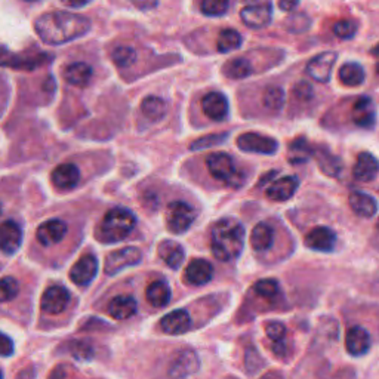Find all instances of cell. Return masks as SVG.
Instances as JSON below:
<instances>
[{
	"instance_id": "obj_46",
	"label": "cell",
	"mask_w": 379,
	"mask_h": 379,
	"mask_svg": "<svg viewBox=\"0 0 379 379\" xmlns=\"http://www.w3.org/2000/svg\"><path fill=\"white\" fill-rule=\"evenodd\" d=\"M293 93L298 100L308 101L313 97V88H311V85H308L307 82H300L293 88Z\"/></svg>"
},
{
	"instance_id": "obj_1",
	"label": "cell",
	"mask_w": 379,
	"mask_h": 379,
	"mask_svg": "<svg viewBox=\"0 0 379 379\" xmlns=\"http://www.w3.org/2000/svg\"><path fill=\"white\" fill-rule=\"evenodd\" d=\"M34 30L42 42L48 45H62L85 36L91 30V21L72 12H48L34 22Z\"/></svg>"
},
{
	"instance_id": "obj_22",
	"label": "cell",
	"mask_w": 379,
	"mask_h": 379,
	"mask_svg": "<svg viewBox=\"0 0 379 379\" xmlns=\"http://www.w3.org/2000/svg\"><path fill=\"white\" fill-rule=\"evenodd\" d=\"M192 326V317L185 310H175L172 313L166 314L160 321V328L169 335H181L185 333Z\"/></svg>"
},
{
	"instance_id": "obj_43",
	"label": "cell",
	"mask_w": 379,
	"mask_h": 379,
	"mask_svg": "<svg viewBox=\"0 0 379 379\" xmlns=\"http://www.w3.org/2000/svg\"><path fill=\"white\" fill-rule=\"evenodd\" d=\"M267 336L272 340L273 344H283L284 338H286V328L280 321H272L265 326Z\"/></svg>"
},
{
	"instance_id": "obj_31",
	"label": "cell",
	"mask_w": 379,
	"mask_h": 379,
	"mask_svg": "<svg viewBox=\"0 0 379 379\" xmlns=\"http://www.w3.org/2000/svg\"><path fill=\"white\" fill-rule=\"evenodd\" d=\"M314 147H311L305 138H296L289 145V161L292 165L307 164L310 157H313Z\"/></svg>"
},
{
	"instance_id": "obj_42",
	"label": "cell",
	"mask_w": 379,
	"mask_h": 379,
	"mask_svg": "<svg viewBox=\"0 0 379 379\" xmlns=\"http://www.w3.org/2000/svg\"><path fill=\"white\" fill-rule=\"evenodd\" d=\"M357 32V24L351 20H341L333 25V33L340 39H353Z\"/></svg>"
},
{
	"instance_id": "obj_14",
	"label": "cell",
	"mask_w": 379,
	"mask_h": 379,
	"mask_svg": "<svg viewBox=\"0 0 379 379\" xmlns=\"http://www.w3.org/2000/svg\"><path fill=\"white\" fill-rule=\"evenodd\" d=\"M347 351L354 357L364 356L371 348V335L363 326H353L345 335Z\"/></svg>"
},
{
	"instance_id": "obj_19",
	"label": "cell",
	"mask_w": 379,
	"mask_h": 379,
	"mask_svg": "<svg viewBox=\"0 0 379 379\" xmlns=\"http://www.w3.org/2000/svg\"><path fill=\"white\" fill-rule=\"evenodd\" d=\"M213 277V267L206 260H194L190 262L185 268L184 279L188 284L193 286H203L212 280Z\"/></svg>"
},
{
	"instance_id": "obj_27",
	"label": "cell",
	"mask_w": 379,
	"mask_h": 379,
	"mask_svg": "<svg viewBox=\"0 0 379 379\" xmlns=\"http://www.w3.org/2000/svg\"><path fill=\"white\" fill-rule=\"evenodd\" d=\"M67 82L77 88H85L89 85L92 77V69L86 62H73L64 72Z\"/></svg>"
},
{
	"instance_id": "obj_55",
	"label": "cell",
	"mask_w": 379,
	"mask_h": 379,
	"mask_svg": "<svg viewBox=\"0 0 379 379\" xmlns=\"http://www.w3.org/2000/svg\"><path fill=\"white\" fill-rule=\"evenodd\" d=\"M376 232L379 233V221H378V224H376Z\"/></svg>"
},
{
	"instance_id": "obj_40",
	"label": "cell",
	"mask_w": 379,
	"mask_h": 379,
	"mask_svg": "<svg viewBox=\"0 0 379 379\" xmlns=\"http://www.w3.org/2000/svg\"><path fill=\"white\" fill-rule=\"evenodd\" d=\"M20 283L13 277L0 279V302L12 301L13 298L18 296Z\"/></svg>"
},
{
	"instance_id": "obj_26",
	"label": "cell",
	"mask_w": 379,
	"mask_h": 379,
	"mask_svg": "<svg viewBox=\"0 0 379 379\" xmlns=\"http://www.w3.org/2000/svg\"><path fill=\"white\" fill-rule=\"evenodd\" d=\"M350 208L353 209V212L361 218H372V216L378 212V203L376 200L361 192H354L351 193L348 197Z\"/></svg>"
},
{
	"instance_id": "obj_49",
	"label": "cell",
	"mask_w": 379,
	"mask_h": 379,
	"mask_svg": "<svg viewBox=\"0 0 379 379\" xmlns=\"http://www.w3.org/2000/svg\"><path fill=\"white\" fill-rule=\"evenodd\" d=\"M129 2L141 11H150L157 6L159 0H129Z\"/></svg>"
},
{
	"instance_id": "obj_24",
	"label": "cell",
	"mask_w": 379,
	"mask_h": 379,
	"mask_svg": "<svg viewBox=\"0 0 379 379\" xmlns=\"http://www.w3.org/2000/svg\"><path fill=\"white\" fill-rule=\"evenodd\" d=\"M80 181V172L76 165L64 164L52 172V182L60 190H73Z\"/></svg>"
},
{
	"instance_id": "obj_32",
	"label": "cell",
	"mask_w": 379,
	"mask_h": 379,
	"mask_svg": "<svg viewBox=\"0 0 379 379\" xmlns=\"http://www.w3.org/2000/svg\"><path fill=\"white\" fill-rule=\"evenodd\" d=\"M313 157H316L319 168L331 177H335L341 169V161L338 157H335L331 152H328L326 148L323 147H314Z\"/></svg>"
},
{
	"instance_id": "obj_45",
	"label": "cell",
	"mask_w": 379,
	"mask_h": 379,
	"mask_svg": "<svg viewBox=\"0 0 379 379\" xmlns=\"http://www.w3.org/2000/svg\"><path fill=\"white\" fill-rule=\"evenodd\" d=\"M70 353L77 360H89L93 356V350L88 343L77 341V343H72Z\"/></svg>"
},
{
	"instance_id": "obj_44",
	"label": "cell",
	"mask_w": 379,
	"mask_h": 379,
	"mask_svg": "<svg viewBox=\"0 0 379 379\" xmlns=\"http://www.w3.org/2000/svg\"><path fill=\"white\" fill-rule=\"evenodd\" d=\"M310 27V18L304 13H296V15H291L286 21V29L292 33H302Z\"/></svg>"
},
{
	"instance_id": "obj_21",
	"label": "cell",
	"mask_w": 379,
	"mask_h": 379,
	"mask_svg": "<svg viewBox=\"0 0 379 379\" xmlns=\"http://www.w3.org/2000/svg\"><path fill=\"white\" fill-rule=\"evenodd\" d=\"M378 173H379V161H378V159L373 154L366 153V152L360 153L357 156L356 165H354V169H353L354 178L359 182H371L378 177Z\"/></svg>"
},
{
	"instance_id": "obj_41",
	"label": "cell",
	"mask_w": 379,
	"mask_h": 379,
	"mask_svg": "<svg viewBox=\"0 0 379 379\" xmlns=\"http://www.w3.org/2000/svg\"><path fill=\"white\" fill-rule=\"evenodd\" d=\"M112 58L117 67H129L137 60V52L129 46H119L113 51Z\"/></svg>"
},
{
	"instance_id": "obj_36",
	"label": "cell",
	"mask_w": 379,
	"mask_h": 379,
	"mask_svg": "<svg viewBox=\"0 0 379 379\" xmlns=\"http://www.w3.org/2000/svg\"><path fill=\"white\" fill-rule=\"evenodd\" d=\"M240 46H241V36L239 32L233 29H225L220 33L218 42H216V48H218L221 53L236 51Z\"/></svg>"
},
{
	"instance_id": "obj_53",
	"label": "cell",
	"mask_w": 379,
	"mask_h": 379,
	"mask_svg": "<svg viewBox=\"0 0 379 379\" xmlns=\"http://www.w3.org/2000/svg\"><path fill=\"white\" fill-rule=\"evenodd\" d=\"M376 74H378V76H379V62H378V64H376Z\"/></svg>"
},
{
	"instance_id": "obj_6",
	"label": "cell",
	"mask_w": 379,
	"mask_h": 379,
	"mask_svg": "<svg viewBox=\"0 0 379 379\" xmlns=\"http://www.w3.org/2000/svg\"><path fill=\"white\" fill-rule=\"evenodd\" d=\"M141 258H142V253L137 248L128 246L124 249L114 251L107 255L105 262H104V272L108 276L117 274L119 272H121V270L137 265L141 261Z\"/></svg>"
},
{
	"instance_id": "obj_20",
	"label": "cell",
	"mask_w": 379,
	"mask_h": 379,
	"mask_svg": "<svg viewBox=\"0 0 379 379\" xmlns=\"http://www.w3.org/2000/svg\"><path fill=\"white\" fill-rule=\"evenodd\" d=\"M52 60L49 53H25V55H18V57H12L6 61L0 62L2 67H11V69H17V70H25V72H32L39 69L45 64H48Z\"/></svg>"
},
{
	"instance_id": "obj_16",
	"label": "cell",
	"mask_w": 379,
	"mask_h": 379,
	"mask_svg": "<svg viewBox=\"0 0 379 379\" xmlns=\"http://www.w3.org/2000/svg\"><path fill=\"white\" fill-rule=\"evenodd\" d=\"M201 108L211 120L221 121L228 116V100L221 92H211L203 97Z\"/></svg>"
},
{
	"instance_id": "obj_51",
	"label": "cell",
	"mask_w": 379,
	"mask_h": 379,
	"mask_svg": "<svg viewBox=\"0 0 379 379\" xmlns=\"http://www.w3.org/2000/svg\"><path fill=\"white\" fill-rule=\"evenodd\" d=\"M61 2L70 8H84L91 2V0H61Z\"/></svg>"
},
{
	"instance_id": "obj_30",
	"label": "cell",
	"mask_w": 379,
	"mask_h": 379,
	"mask_svg": "<svg viewBox=\"0 0 379 379\" xmlns=\"http://www.w3.org/2000/svg\"><path fill=\"white\" fill-rule=\"evenodd\" d=\"M159 255H160V258L166 262L168 267L177 270L181 267V264L184 261L185 252L180 243L166 240L159 246Z\"/></svg>"
},
{
	"instance_id": "obj_28",
	"label": "cell",
	"mask_w": 379,
	"mask_h": 379,
	"mask_svg": "<svg viewBox=\"0 0 379 379\" xmlns=\"http://www.w3.org/2000/svg\"><path fill=\"white\" fill-rule=\"evenodd\" d=\"M274 241V232L273 228L265 222H260L255 225L251 234V245L256 252H267L273 246Z\"/></svg>"
},
{
	"instance_id": "obj_2",
	"label": "cell",
	"mask_w": 379,
	"mask_h": 379,
	"mask_svg": "<svg viewBox=\"0 0 379 379\" xmlns=\"http://www.w3.org/2000/svg\"><path fill=\"white\" fill-rule=\"evenodd\" d=\"M245 246V227L234 218L215 222L211 232L212 253L218 261L230 262L239 258Z\"/></svg>"
},
{
	"instance_id": "obj_4",
	"label": "cell",
	"mask_w": 379,
	"mask_h": 379,
	"mask_svg": "<svg viewBox=\"0 0 379 379\" xmlns=\"http://www.w3.org/2000/svg\"><path fill=\"white\" fill-rule=\"evenodd\" d=\"M206 165L215 180L228 187L239 188L245 184V175L234 166V160L225 153H213L206 159Z\"/></svg>"
},
{
	"instance_id": "obj_48",
	"label": "cell",
	"mask_w": 379,
	"mask_h": 379,
	"mask_svg": "<svg viewBox=\"0 0 379 379\" xmlns=\"http://www.w3.org/2000/svg\"><path fill=\"white\" fill-rule=\"evenodd\" d=\"M227 138V135H215V137H206V138H201L199 141H196L193 144L192 148H205V147H209V145H215V144H221L222 140Z\"/></svg>"
},
{
	"instance_id": "obj_34",
	"label": "cell",
	"mask_w": 379,
	"mask_h": 379,
	"mask_svg": "<svg viewBox=\"0 0 379 379\" xmlns=\"http://www.w3.org/2000/svg\"><path fill=\"white\" fill-rule=\"evenodd\" d=\"M141 112L147 119L157 121L166 114L168 105L160 97H147L141 104Z\"/></svg>"
},
{
	"instance_id": "obj_39",
	"label": "cell",
	"mask_w": 379,
	"mask_h": 379,
	"mask_svg": "<svg viewBox=\"0 0 379 379\" xmlns=\"http://www.w3.org/2000/svg\"><path fill=\"white\" fill-rule=\"evenodd\" d=\"M255 293L264 298V300H273L279 295V283L274 279H262L260 281L255 283L253 286Z\"/></svg>"
},
{
	"instance_id": "obj_5",
	"label": "cell",
	"mask_w": 379,
	"mask_h": 379,
	"mask_svg": "<svg viewBox=\"0 0 379 379\" xmlns=\"http://www.w3.org/2000/svg\"><path fill=\"white\" fill-rule=\"evenodd\" d=\"M196 220L194 209L185 201H172L166 211L168 228L175 234H182Z\"/></svg>"
},
{
	"instance_id": "obj_54",
	"label": "cell",
	"mask_w": 379,
	"mask_h": 379,
	"mask_svg": "<svg viewBox=\"0 0 379 379\" xmlns=\"http://www.w3.org/2000/svg\"><path fill=\"white\" fill-rule=\"evenodd\" d=\"M24 2H37V0H24Z\"/></svg>"
},
{
	"instance_id": "obj_10",
	"label": "cell",
	"mask_w": 379,
	"mask_h": 379,
	"mask_svg": "<svg viewBox=\"0 0 379 379\" xmlns=\"http://www.w3.org/2000/svg\"><path fill=\"white\" fill-rule=\"evenodd\" d=\"M70 302V292L64 286H51L45 291L42 296V310L48 314H60Z\"/></svg>"
},
{
	"instance_id": "obj_56",
	"label": "cell",
	"mask_w": 379,
	"mask_h": 379,
	"mask_svg": "<svg viewBox=\"0 0 379 379\" xmlns=\"http://www.w3.org/2000/svg\"><path fill=\"white\" fill-rule=\"evenodd\" d=\"M2 376H4V373H2V372H0V378H2Z\"/></svg>"
},
{
	"instance_id": "obj_33",
	"label": "cell",
	"mask_w": 379,
	"mask_h": 379,
	"mask_svg": "<svg viewBox=\"0 0 379 379\" xmlns=\"http://www.w3.org/2000/svg\"><path fill=\"white\" fill-rule=\"evenodd\" d=\"M364 70L357 62H345L340 70V80L345 86H360L364 82Z\"/></svg>"
},
{
	"instance_id": "obj_13",
	"label": "cell",
	"mask_w": 379,
	"mask_h": 379,
	"mask_svg": "<svg viewBox=\"0 0 379 379\" xmlns=\"http://www.w3.org/2000/svg\"><path fill=\"white\" fill-rule=\"evenodd\" d=\"M22 243V230L15 221L0 224V251L4 253H15Z\"/></svg>"
},
{
	"instance_id": "obj_52",
	"label": "cell",
	"mask_w": 379,
	"mask_h": 379,
	"mask_svg": "<svg viewBox=\"0 0 379 379\" xmlns=\"http://www.w3.org/2000/svg\"><path fill=\"white\" fill-rule=\"evenodd\" d=\"M6 55V49L4 46H0V58Z\"/></svg>"
},
{
	"instance_id": "obj_15",
	"label": "cell",
	"mask_w": 379,
	"mask_h": 379,
	"mask_svg": "<svg viewBox=\"0 0 379 379\" xmlns=\"http://www.w3.org/2000/svg\"><path fill=\"white\" fill-rule=\"evenodd\" d=\"M351 119L363 129H371L376 121V108L369 97H360L351 112Z\"/></svg>"
},
{
	"instance_id": "obj_57",
	"label": "cell",
	"mask_w": 379,
	"mask_h": 379,
	"mask_svg": "<svg viewBox=\"0 0 379 379\" xmlns=\"http://www.w3.org/2000/svg\"><path fill=\"white\" fill-rule=\"evenodd\" d=\"M0 212H2V206H0Z\"/></svg>"
},
{
	"instance_id": "obj_23",
	"label": "cell",
	"mask_w": 379,
	"mask_h": 379,
	"mask_svg": "<svg viewBox=\"0 0 379 379\" xmlns=\"http://www.w3.org/2000/svg\"><path fill=\"white\" fill-rule=\"evenodd\" d=\"M199 369V357L192 350H182L175 356L169 375L172 376H188Z\"/></svg>"
},
{
	"instance_id": "obj_35",
	"label": "cell",
	"mask_w": 379,
	"mask_h": 379,
	"mask_svg": "<svg viewBox=\"0 0 379 379\" xmlns=\"http://www.w3.org/2000/svg\"><path fill=\"white\" fill-rule=\"evenodd\" d=\"M222 70H224V74L227 77L234 79V80L246 79L253 72L252 64L246 58H234L232 61H228V62H225Z\"/></svg>"
},
{
	"instance_id": "obj_17",
	"label": "cell",
	"mask_w": 379,
	"mask_h": 379,
	"mask_svg": "<svg viewBox=\"0 0 379 379\" xmlns=\"http://www.w3.org/2000/svg\"><path fill=\"white\" fill-rule=\"evenodd\" d=\"M298 185H300L298 178L293 177V175H289V177L279 178L270 184L265 190V194L268 199H272L274 201H286L293 197L298 190Z\"/></svg>"
},
{
	"instance_id": "obj_12",
	"label": "cell",
	"mask_w": 379,
	"mask_h": 379,
	"mask_svg": "<svg viewBox=\"0 0 379 379\" xmlns=\"http://www.w3.org/2000/svg\"><path fill=\"white\" fill-rule=\"evenodd\" d=\"M336 234L329 227H316L305 237V246L316 252H331L335 248Z\"/></svg>"
},
{
	"instance_id": "obj_47",
	"label": "cell",
	"mask_w": 379,
	"mask_h": 379,
	"mask_svg": "<svg viewBox=\"0 0 379 379\" xmlns=\"http://www.w3.org/2000/svg\"><path fill=\"white\" fill-rule=\"evenodd\" d=\"M13 354V343L11 338L0 332V357H9Z\"/></svg>"
},
{
	"instance_id": "obj_7",
	"label": "cell",
	"mask_w": 379,
	"mask_h": 379,
	"mask_svg": "<svg viewBox=\"0 0 379 379\" xmlns=\"http://www.w3.org/2000/svg\"><path fill=\"white\" fill-rule=\"evenodd\" d=\"M237 147L243 152L258 154H274L279 150V142L274 138L265 137L261 133L246 132L237 138Z\"/></svg>"
},
{
	"instance_id": "obj_50",
	"label": "cell",
	"mask_w": 379,
	"mask_h": 379,
	"mask_svg": "<svg viewBox=\"0 0 379 379\" xmlns=\"http://www.w3.org/2000/svg\"><path fill=\"white\" fill-rule=\"evenodd\" d=\"M300 0H279V6L284 12H292L296 9Z\"/></svg>"
},
{
	"instance_id": "obj_8",
	"label": "cell",
	"mask_w": 379,
	"mask_h": 379,
	"mask_svg": "<svg viewBox=\"0 0 379 379\" xmlns=\"http://www.w3.org/2000/svg\"><path fill=\"white\" fill-rule=\"evenodd\" d=\"M272 17H273V6L270 2L249 5L246 8H243L240 12V18L243 24L253 30L264 29V27L272 22Z\"/></svg>"
},
{
	"instance_id": "obj_29",
	"label": "cell",
	"mask_w": 379,
	"mask_h": 379,
	"mask_svg": "<svg viewBox=\"0 0 379 379\" xmlns=\"http://www.w3.org/2000/svg\"><path fill=\"white\" fill-rule=\"evenodd\" d=\"M172 292L168 283L164 280H156L148 284L147 288V300L156 308H164L171 302Z\"/></svg>"
},
{
	"instance_id": "obj_37",
	"label": "cell",
	"mask_w": 379,
	"mask_h": 379,
	"mask_svg": "<svg viewBox=\"0 0 379 379\" xmlns=\"http://www.w3.org/2000/svg\"><path fill=\"white\" fill-rule=\"evenodd\" d=\"M284 91L280 86H270L265 89L264 97H262V102L264 107L268 108V110L272 112H279L284 105Z\"/></svg>"
},
{
	"instance_id": "obj_38",
	"label": "cell",
	"mask_w": 379,
	"mask_h": 379,
	"mask_svg": "<svg viewBox=\"0 0 379 379\" xmlns=\"http://www.w3.org/2000/svg\"><path fill=\"white\" fill-rule=\"evenodd\" d=\"M230 8V0H201L200 9L208 17H222Z\"/></svg>"
},
{
	"instance_id": "obj_25",
	"label": "cell",
	"mask_w": 379,
	"mask_h": 379,
	"mask_svg": "<svg viewBox=\"0 0 379 379\" xmlns=\"http://www.w3.org/2000/svg\"><path fill=\"white\" fill-rule=\"evenodd\" d=\"M138 304L129 295H119L108 304V313L116 320H126L137 314Z\"/></svg>"
},
{
	"instance_id": "obj_11",
	"label": "cell",
	"mask_w": 379,
	"mask_h": 379,
	"mask_svg": "<svg viewBox=\"0 0 379 379\" xmlns=\"http://www.w3.org/2000/svg\"><path fill=\"white\" fill-rule=\"evenodd\" d=\"M98 273V261L93 255H84L70 270V279L79 286H86Z\"/></svg>"
},
{
	"instance_id": "obj_3",
	"label": "cell",
	"mask_w": 379,
	"mask_h": 379,
	"mask_svg": "<svg viewBox=\"0 0 379 379\" xmlns=\"http://www.w3.org/2000/svg\"><path fill=\"white\" fill-rule=\"evenodd\" d=\"M137 225L135 215L125 208L108 211L97 230V239L102 243H116L128 237Z\"/></svg>"
},
{
	"instance_id": "obj_9",
	"label": "cell",
	"mask_w": 379,
	"mask_h": 379,
	"mask_svg": "<svg viewBox=\"0 0 379 379\" xmlns=\"http://www.w3.org/2000/svg\"><path fill=\"white\" fill-rule=\"evenodd\" d=\"M336 52H323L320 55L314 57L307 65L308 76L320 84H328L331 80V74L333 65L336 62Z\"/></svg>"
},
{
	"instance_id": "obj_18",
	"label": "cell",
	"mask_w": 379,
	"mask_h": 379,
	"mask_svg": "<svg viewBox=\"0 0 379 379\" xmlns=\"http://www.w3.org/2000/svg\"><path fill=\"white\" fill-rule=\"evenodd\" d=\"M67 233V224L61 220H49L37 228L36 237L44 246H53L60 243Z\"/></svg>"
}]
</instances>
